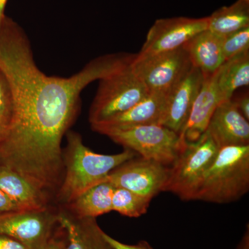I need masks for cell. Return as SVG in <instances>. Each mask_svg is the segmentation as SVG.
Listing matches in <instances>:
<instances>
[{
  "instance_id": "obj_1",
  "label": "cell",
  "mask_w": 249,
  "mask_h": 249,
  "mask_svg": "<svg viewBox=\"0 0 249 249\" xmlns=\"http://www.w3.org/2000/svg\"><path fill=\"white\" fill-rule=\"evenodd\" d=\"M136 54L102 55L70 78L48 76L39 70L29 39L7 16L0 30V70L9 82L14 112L0 143V164L48 193L60 185L64 170L62 139L73 124L81 91L129 66Z\"/></svg>"
},
{
  "instance_id": "obj_2",
  "label": "cell",
  "mask_w": 249,
  "mask_h": 249,
  "mask_svg": "<svg viewBox=\"0 0 249 249\" xmlns=\"http://www.w3.org/2000/svg\"><path fill=\"white\" fill-rule=\"evenodd\" d=\"M139 156L125 149L116 155L96 153L83 144L80 134H67V145L63 158L65 175L58 199L70 204L89 188L105 182L108 175L118 166Z\"/></svg>"
},
{
  "instance_id": "obj_3",
  "label": "cell",
  "mask_w": 249,
  "mask_h": 249,
  "mask_svg": "<svg viewBox=\"0 0 249 249\" xmlns=\"http://www.w3.org/2000/svg\"><path fill=\"white\" fill-rule=\"evenodd\" d=\"M249 191V145L219 148L206 172L196 200L227 204Z\"/></svg>"
},
{
  "instance_id": "obj_4",
  "label": "cell",
  "mask_w": 249,
  "mask_h": 249,
  "mask_svg": "<svg viewBox=\"0 0 249 249\" xmlns=\"http://www.w3.org/2000/svg\"><path fill=\"white\" fill-rule=\"evenodd\" d=\"M219 150L207 132L196 142H186L170 166L163 192H170L181 200H196L203 178Z\"/></svg>"
},
{
  "instance_id": "obj_5",
  "label": "cell",
  "mask_w": 249,
  "mask_h": 249,
  "mask_svg": "<svg viewBox=\"0 0 249 249\" xmlns=\"http://www.w3.org/2000/svg\"><path fill=\"white\" fill-rule=\"evenodd\" d=\"M97 132L107 136L139 157L156 160L167 166L173 164L181 150L178 134L160 124L103 129Z\"/></svg>"
},
{
  "instance_id": "obj_6",
  "label": "cell",
  "mask_w": 249,
  "mask_h": 249,
  "mask_svg": "<svg viewBox=\"0 0 249 249\" xmlns=\"http://www.w3.org/2000/svg\"><path fill=\"white\" fill-rule=\"evenodd\" d=\"M149 93L131 65L100 80L97 92L89 109L91 125L128 110Z\"/></svg>"
},
{
  "instance_id": "obj_7",
  "label": "cell",
  "mask_w": 249,
  "mask_h": 249,
  "mask_svg": "<svg viewBox=\"0 0 249 249\" xmlns=\"http://www.w3.org/2000/svg\"><path fill=\"white\" fill-rule=\"evenodd\" d=\"M184 46L175 50L138 56L131 64L132 70L146 87L149 92L167 94L174 85L192 66Z\"/></svg>"
},
{
  "instance_id": "obj_8",
  "label": "cell",
  "mask_w": 249,
  "mask_h": 249,
  "mask_svg": "<svg viewBox=\"0 0 249 249\" xmlns=\"http://www.w3.org/2000/svg\"><path fill=\"white\" fill-rule=\"evenodd\" d=\"M58 213L48 207L0 214V234L19 241L28 249H41L56 231Z\"/></svg>"
},
{
  "instance_id": "obj_9",
  "label": "cell",
  "mask_w": 249,
  "mask_h": 249,
  "mask_svg": "<svg viewBox=\"0 0 249 249\" xmlns=\"http://www.w3.org/2000/svg\"><path fill=\"white\" fill-rule=\"evenodd\" d=\"M169 170L170 166L137 156L113 170L106 181L152 199L163 192Z\"/></svg>"
},
{
  "instance_id": "obj_10",
  "label": "cell",
  "mask_w": 249,
  "mask_h": 249,
  "mask_svg": "<svg viewBox=\"0 0 249 249\" xmlns=\"http://www.w3.org/2000/svg\"><path fill=\"white\" fill-rule=\"evenodd\" d=\"M209 17H176L157 19L150 28L138 56L170 52L182 47L193 37L207 30Z\"/></svg>"
},
{
  "instance_id": "obj_11",
  "label": "cell",
  "mask_w": 249,
  "mask_h": 249,
  "mask_svg": "<svg viewBox=\"0 0 249 249\" xmlns=\"http://www.w3.org/2000/svg\"><path fill=\"white\" fill-rule=\"evenodd\" d=\"M205 76L192 65L167 93L164 114L160 124L178 134L188 120L191 108L199 93Z\"/></svg>"
},
{
  "instance_id": "obj_12",
  "label": "cell",
  "mask_w": 249,
  "mask_h": 249,
  "mask_svg": "<svg viewBox=\"0 0 249 249\" xmlns=\"http://www.w3.org/2000/svg\"><path fill=\"white\" fill-rule=\"evenodd\" d=\"M222 102L224 101L218 90L216 71L211 76L205 77L188 120L178 134L181 150L186 142H196L206 132L213 114Z\"/></svg>"
},
{
  "instance_id": "obj_13",
  "label": "cell",
  "mask_w": 249,
  "mask_h": 249,
  "mask_svg": "<svg viewBox=\"0 0 249 249\" xmlns=\"http://www.w3.org/2000/svg\"><path fill=\"white\" fill-rule=\"evenodd\" d=\"M206 132L219 148L249 145V123L231 100L224 101L215 109Z\"/></svg>"
},
{
  "instance_id": "obj_14",
  "label": "cell",
  "mask_w": 249,
  "mask_h": 249,
  "mask_svg": "<svg viewBox=\"0 0 249 249\" xmlns=\"http://www.w3.org/2000/svg\"><path fill=\"white\" fill-rule=\"evenodd\" d=\"M165 93L150 92L133 107L100 124H92L95 132L100 129L124 128L140 124H160L166 105Z\"/></svg>"
},
{
  "instance_id": "obj_15",
  "label": "cell",
  "mask_w": 249,
  "mask_h": 249,
  "mask_svg": "<svg viewBox=\"0 0 249 249\" xmlns=\"http://www.w3.org/2000/svg\"><path fill=\"white\" fill-rule=\"evenodd\" d=\"M58 222L66 232L65 249H113L95 218H79L60 212Z\"/></svg>"
},
{
  "instance_id": "obj_16",
  "label": "cell",
  "mask_w": 249,
  "mask_h": 249,
  "mask_svg": "<svg viewBox=\"0 0 249 249\" xmlns=\"http://www.w3.org/2000/svg\"><path fill=\"white\" fill-rule=\"evenodd\" d=\"M0 189L23 211L48 207V193L36 186L22 175L0 164Z\"/></svg>"
},
{
  "instance_id": "obj_17",
  "label": "cell",
  "mask_w": 249,
  "mask_h": 249,
  "mask_svg": "<svg viewBox=\"0 0 249 249\" xmlns=\"http://www.w3.org/2000/svg\"><path fill=\"white\" fill-rule=\"evenodd\" d=\"M192 65L205 77L213 74L226 62L222 52V36L209 30L202 31L184 45Z\"/></svg>"
},
{
  "instance_id": "obj_18",
  "label": "cell",
  "mask_w": 249,
  "mask_h": 249,
  "mask_svg": "<svg viewBox=\"0 0 249 249\" xmlns=\"http://www.w3.org/2000/svg\"><path fill=\"white\" fill-rule=\"evenodd\" d=\"M114 188L111 183L105 181L83 192L70 204L73 215L96 219L98 216L111 212Z\"/></svg>"
},
{
  "instance_id": "obj_19",
  "label": "cell",
  "mask_w": 249,
  "mask_h": 249,
  "mask_svg": "<svg viewBox=\"0 0 249 249\" xmlns=\"http://www.w3.org/2000/svg\"><path fill=\"white\" fill-rule=\"evenodd\" d=\"M217 84L223 101L231 100L236 89L249 85V51L227 60L217 71Z\"/></svg>"
},
{
  "instance_id": "obj_20",
  "label": "cell",
  "mask_w": 249,
  "mask_h": 249,
  "mask_svg": "<svg viewBox=\"0 0 249 249\" xmlns=\"http://www.w3.org/2000/svg\"><path fill=\"white\" fill-rule=\"evenodd\" d=\"M249 27V0H237L216 10L209 16L208 30L219 36H227Z\"/></svg>"
},
{
  "instance_id": "obj_21",
  "label": "cell",
  "mask_w": 249,
  "mask_h": 249,
  "mask_svg": "<svg viewBox=\"0 0 249 249\" xmlns=\"http://www.w3.org/2000/svg\"><path fill=\"white\" fill-rule=\"evenodd\" d=\"M152 199L137 193L115 187L113 193L111 208L125 217L137 218L145 214Z\"/></svg>"
},
{
  "instance_id": "obj_22",
  "label": "cell",
  "mask_w": 249,
  "mask_h": 249,
  "mask_svg": "<svg viewBox=\"0 0 249 249\" xmlns=\"http://www.w3.org/2000/svg\"><path fill=\"white\" fill-rule=\"evenodd\" d=\"M14 112L12 91L9 82L0 70V143L9 132L14 118Z\"/></svg>"
},
{
  "instance_id": "obj_23",
  "label": "cell",
  "mask_w": 249,
  "mask_h": 249,
  "mask_svg": "<svg viewBox=\"0 0 249 249\" xmlns=\"http://www.w3.org/2000/svg\"><path fill=\"white\" fill-rule=\"evenodd\" d=\"M222 52L226 61L249 51V27L222 36Z\"/></svg>"
},
{
  "instance_id": "obj_24",
  "label": "cell",
  "mask_w": 249,
  "mask_h": 249,
  "mask_svg": "<svg viewBox=\"0 0 249 249\" xmlns=\"http://www.w3.org/2000/svg\"><path fill=\"white\" fill-rule=\"evenodd\" d=\"M67 245V236L65 230L59 225V230L55 231L45 247L41 249H65Z\"/></svg>"
},
{
  "instance_id": "obj_25",
  "label": "cell",
  "mask_w": 249,
  "mask_h": 249,
  "mask_svg": "<svg viewBox=\"0 0 249 249\" xmlns=\"http://www.w3.org/2000/svg\"><path fill=\"white\" fill-rule=\"evenodd\" d=\"M104 237L113 249H153L146 241H141L137 245H129L115 240L106 232H104Z\"/></svg>"
},
{
  "instance_id": "obj_26",
  "label": "cell",
  "mask_w": 249,
  "mask_h": 249,
  "mask_svg": "<svg viewBox=\"0 0 249 249\" xmlns=\"http://www.w3.org/2000/svg\"><path fill=\"white\" fill-rule=\"evenodd\" d=\"M23 211L6 193L0 189V214Z\"/></svg>"
},
{
  "instance_id": "obj_27",
  "label": "cell",
  "mask_w": 249,
  "mask_h": 249,
  "mask_svg": "<svg viewBox=\"0 0 249 249\" xmlns=\"http://www.w3.org/2000/svg\"><path fill=\"white\" fill-rule=\"evenodd\" d=\"M235 107L247 120L249 121V93H245L235 101H232Z\"/></svg>"
},
{
  "instance_id": "obj_28",
  "label": "cell",
  "mask_w": 249,
  "mask_h": 249,
  "mask_svg": "<svg viewBox=\"0 0 249 249\" xmlns=\"http://www.w3.org/2000/svg\"><path fill=\"white\" fill-rule=\"evenodd\" d=\"M0 249H28L19 241L8 235L0 234Z\"/></svg>"
},
{
  "instance_id": "obj_29",
  "label": "cell",
  "mask_w": 249,
  "mask_h": 249,
  "mask_svg": "<svg viewBox=\"0 0 249 249\" xmlns=\"http://www.w3.org/2000/svg\"><path fill=\"white\" fill-rule=\"evenodd\" d=\"M237 249H249V227H247V232H245L243 238L237 247Z\"/></svg>"
},
{
  "instance_id": "obj_30",
  "label": "cell",
  "mask_w": 249,
  "mask_h": 249,
  "mask_svg": "<svg viewBox=\"0 0 249 249\" xmlns=\"http://www.w3.org/2000/svg\"><path fill=\"white\" fill-rule=\"evenodd\" d=\"M8 0H0V30H1V26L6 16L4 15L5 6Z\"/></svg>"
}]
</instances>
